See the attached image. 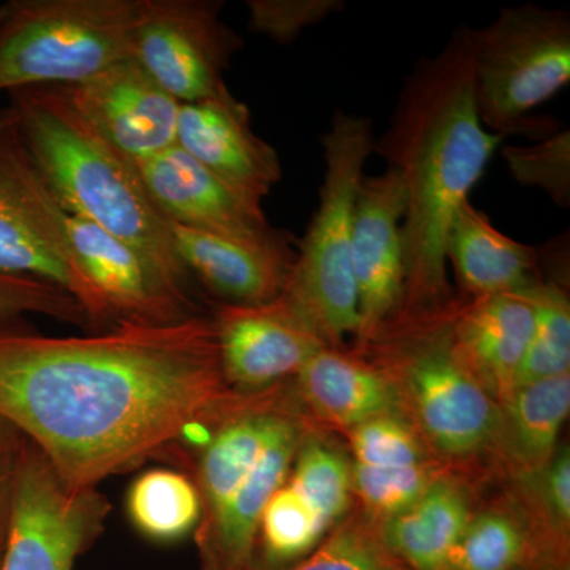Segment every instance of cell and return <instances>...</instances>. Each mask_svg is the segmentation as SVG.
<instances>
[{"label": "cell", "mask_w": 570, "mask_h": 570, "mask_svg": "<svg viewBox=\"0 0 570 570\" xmlns=\"http://www.w3.org/2000/svg\"><path fill=\"white\" fill-rule=\"evenodd\" d=\"M67 214L33 160L13 108L0 110V273L32 277L67 292L91 328L115 322L82 272L67 232Z\"/></svg>", "instance_id": "6"}, {"label": "cell", "mask_w": 570, "mask_h": 570, "mask_svg": "<svg viewBox=\"0 0 570 570\" xmlns=\"http://www.w3.org/2000/svg\"><path fill=\"white\" fill-rule=\"evenodd\" d=\"M534 479L538 491L539 509L543 521L561 547L568 546L570 524V455L569 450H561L551 456L549 463L539 471L527 474Z\"/></svg>", "instance_id": "36"}, {"label": "cell", "mask_w": 570, "mask_h": 570, "mask_svg": "<svg viewBox=\"0 0 570 570\" xmlns=\"http://www.w3.org/2000/svg\"><path fill=\"white\" fill-rule=\"evenodd\" d=\"M569 409V373L523 385L505 397L497 436L501 434L505 453L524 474L539 471L554 455Z\"/></svg>", "instance_id": "24"}, {"label": "cell", "mask_w": 570, "mask_h": 570, "mask_svg": "<svg viewBox=\"0 0 570 570\" xmlns=\"http://www.w3.org/2000/svg\"><path fill=\"white\" fill-rule=\"evenodd\" d=\"M0 321V417L33 442L70 490L97 489L168 445L206 433L228 387L212 318L116 325L52 337Z\"/></svg>", "instance_id": "1"}, {"label": "cell", "mask_w": 570, "mask_h": 570, "mask_svg": "<svg viewBox=\"0 0 570 570\" xmlns=\"http://www.w3.org/2000/svg\"><path fill=\"white\" fill-rule=\"evenodd\" d=\"M325 531L309 505L284 483L262 513L258 528L262 566L250 569L281 570L295 564L321 546Z\"/></svg>", "instance_id": "27"}, {"label": "cell", "mask_w": 570, "mask_h": 570, "mask_svg": "<svg viewBox=\"0 0 570 570\" xmlns=\"http://www.w3.org/2000/svg\"><path fill=\"white\" fill-rule=\"evenodd\" d=\"M127 515L154 542H175L197 530L202 502L193 479L174 469L142 472L129 487Z\"/></svg>", "instance_id": "25"}, {"label": "cell", "mask_w": 570, "mask_h": 570, "mask_svg": "<svg viewBox=\"0 0 570 570\" xmlns=\"http://www.w3.org/2000/svg\"><path fill=\"white\" fill-rule=\"evenodd\" d=\"M22 137L59 204L151 262L186 291L189 273L175 253L170 224L153 204L137 163L71 107L62 88L10 92Z\"/></svg>", "instance_id": "3"}, {"label": "cell", "mask_w": 570, "mask_h": 570, "mask_svg": "<svg viewBox=\"0 0 570 570\" xmlns=\"http://www.w3.org/2000/svg\"><path fill=\"white\" fill-rule=\"evenodd\" d=\"M24 436L7 420L0 417V478L9 474L17 461Z\"/></svg>", "instance_id": "37"}, {"label": "cell", "mask_w": 570, "mask_h": 570, "mask_svg": "<svg viewBox=\"0 0 570 570\" xmlns=\"http://www.w3.org/2000/svg\"><path fill=\"white\" fill-rule=\"evenodd\" d=\"M71 107L127 157L141 163L174 148L179 104L132 58L62 88Z\"/></svg>", "instance_id": "13"}, {"label": "cell", "mask_w": 570, "mask_h": 570, "mask_svg": "<svg viewBox=\"0 0 570 570\" xmlns=\"http://www.w3.org/2000/svg\"><path fill=\"white\" fill-rule=\"evenodd\" d=\"M299 393L322 417L348 428L392 412V382L354 356L325 346L296 374Z\"/></svg>", "instance_id": "23"}, {"label": "cell", "mask_w": 570, "mask_h": 570, "mask_svg": "<svg viewBox=\"0 0 570 570\" xmlns=\"http://www.w3.org/2000/svg\"><path fill=\"white\" fill-rule=\"evenodd\" d=\"M217 0H140L130 58L179 104L227 88L225 71L245 41L220 20Z\"/></svg>", "instance_id": "10"}, {"label": "cell", "mask_w": 570, "mask_h": 570, "mask_svg": "<svg viewBox=\"0 0 570 570\" xmlns=\"http://www.w3.org/2000/svg\"><path fill=\"white\" fill-rule=\"evenodd\" d=\"M75 257L115 325L163 326L194 317L183 287L134 247L81 217H67Z\"/></svg>", "instance_id": "14"}, {"label": "cell", "mask_w": 570, "mask_h": 570, "mask_svg": "<svg viewBox=\"0 0 570 570\" xmlns=\"http://www.w3.org/2000/svg\"><path fill=\"white\" fill-rule=\"evenodd\" d=\"M471 48L480 121L502 137L524 129L527 116L570 82L568 10L504 7L471 29Z\"/></svg>", "instance_id": "7"}, {"label": "cell", "mask_w": 570, "mask_h": 570, "mask_svg": "<svg viewBox=\"0 0 570 570\" xmlns=\"http://www.w3.org/2000/svg\"><path fill=\"white\" fill-rule=\"evenodd\" d=\"M453 302L423 316L390 322L419 337L406 346V381L420 423L439 450L469 455L497 438L499 409L485 385L453 347Z\"/></svg>", "instance_id": "9"}, {"label": "cell", "mask_w": 570, "mask_h": 570, "mask_svg": "<svg viewBox=\"0 0 570 570\" xmlns=\"http://www.w3.org/2000/svg\"><path fill=\"white\" fill-rule=\"evenodd\" d=\"M528 553L527 532L502 512L469 520L449 570H517Z\"/></svg>", "instance_id": "29"}, {"label": "cell", "mask_w": 570, "mask_h": 570, "mask_svg": "<svg viewBox=\"0 0 570 570\" xmlns=\"http://www.w3.org/2000/svg\"><path fill=\"white\" fill-rule=\"evenodd\" d=\"M110 512L97 489H67L24 438L11 471L9 542L0 570H73L102 535Z\"/></svg>", "instance_id": "8"}, {"label": "cell", "mask_w": 570, "mask_h": 570, "mask_svg": "<svg viewBox=\"0 0 570 570\" xmlns=\"http://www.w3.org/2000/svg\"><path fill=\"white\" fill-rule=\"evenodd\" d=\"M288 485L302 497L328 530L351 504L352 472L336 450L317 441H303L294 460Z\"/></svg>", "instance_id": "28"}, {"label": "cell", "mask_w": 570, "mask_h": 570, "mask_svg": "<svg viewBox=\"0 0 570 570\" xmlns=\"http://www.w3.org/2000/svg\"><path fill=\"white\" fill-rule=\"evenodd\" d=\"M176 146L254 204L283 178L275 148L254 132L249 108L228 88L179 105Z\"/></svg>", "instance_id": "15"}, {"label": "cell", "mask_w": 570, "mask_h": 570, "mask_svg": "<svg viewBox=\"0 0 570 570\" xmlns=\"http://www.w3.org/2000/svg\"><path fill=\"white\" fill-rule=\"evenodd\" d=\"M504 137L479 118L471 28L456 29L404 81L376 151L403 184L406 284L400 313L412 317L450 302L445 243L450 225ZM393 317V318H395Z\"/></svg>", "instance_id": "2"}, {"label": "cell", "mask_w": 570, "mask_h": 570, "mask_svg": "<svg viewBox=\"0 0 570 570\" xmlns=\"http://www.w3.org/2000/svg\"><path fill=\"white\" fill-rule=\"evenodd\" d=\"M228 387L242 395L296 376L328 346L283 295L264 305H220L212 318Z\"/></svg>", "instance_id": "12"}, {"label": "cell", "mask_w": 570, "mask_h": 570, "mask_svg": "<svg viewBox=\"0 0 570 570\" xmlns=\"http://www.w3.org/2000/svg\"><path fill=\"white\" fill-rule=\"evenodd\" d=\"M373 121L336 110L321 137L324 178L316 213L298 250L283 295L328 346L360 328L358 294L352 268L356 195L376 151Z\"/></svg>", "instance_id": "4"}, {"label": "cell", "mask_w": 570, "mask_h": 570, "mask_svg": "<svg viewBox=\"0 0 570 570\" xmlns=\"http://www.w3.org/2000/svg\"><path fill=\"white\" fill-rule=\"evenodd\" d=\"M175 253L225 305H264L283 294L296 250L292 235L269 228L258 236H227L170 224Z\"/></svg>", "instance_id": "16"}, {"label": "cell", "mask_w": 570, "mask_h": 570, "mask_svg": "<svg viewBox=\"0 0 570 570\" xmlns=\"http://www.w3.org/2000/svg\"><path fill=\"white\" fill-rule=\"evenodd\" d=\"M21 314H40L91 328L82 307L62 288L32 277L0 273V321H10Z\"/></svg>", "instance_id": "34"}, {"label": "cell", "mask_w": 570, "mask_h": 570, "mask_svg": "<svg viewBox=\"0 0 570 570\" xmlns=\"http://www.w3.org/2000/svg\"><path fill=\"white\" fill-rule=\"evenodd\" d=\"M352 489L367 508L385 520L411 509L434 483L425 464L404 468H367L355 464L352 469Z\"/></svg>", "instance_id": "31"}, {"label": "cell", "mask_w": 570, "mask_h": 570, "mask_svg": "<svg viewBox=\"0 0 570 570\" xmlns=\"http://www.w3.org/2000/svg\"><path fill=\"white\" fill-rule=\"evenodd\" d=\"M531 292L535 305L534 332L515 389L568 374L570 367V303L564 283L540 275Z\"/></svg>", "instance_id": "26"}, {"label": "cell", "mask_w": 570, "mask_h": 570, "mask_svg": "<svg viewBox=\"0 0 570 570\" xmlns=\"http://www.w3.org/2000/svg\"><path fill=\"white\" fill-rule=\"evenodd\" d=\"M355 464L367 468H404L422 463L419 439L392 414L352 428Z\"/></svg>", "instance_id": "33"}, {"label": "cell", "mask_w": 570, "mask_h": 570, "mask_svg": "<svg viewBox=\"0 0 570 570\" xmlns=\"http://www.w3.org/2000/svg\"><path fill=\"white\" fill-rule=\"evenodd\" d=\"M531 291L453 303L450 311L453 347L482 384L497 390L502 400L515 390L534 332Z\"/></svg>", "instance_id": "19"}, {"label": "cell", "mask_w": 570, "mask_h": 570, "mask_svg": "<svg viewBox=\"0 0 570 570\" xmlns=\"http://www.w3.org/2000/svg\"><path fill=\"white\" fill-rule=\"evenodd\" d=\"M254 570V569H246ZM281 570H404L379 535L362 527L343 528L306 558Z\"/></svg>", "instance_id": "32"}, {"label": "cell", "mask_w": 570, "mask_h": 570, "mask_svg": "<svg viewBox=\"0 0 570 570\" xmlns=\"http://www.w3.org/2000/svg\"><path fill=\"white\" fill-rule=\"evenodd\" d=\"M502 157L521 186L535 187L562 209L570 208V132L561 130L535 145L505 146Z\"/></svg>", "instance_id": "30"}, {"label": "cell", "mask_w": 570, "mask_h": 570, "mask_svg": "<svg viewBox=\"0 0 570 570\" xmlns=\"http://www.w3.org/2000/svg\"><path fill=\"white\" fill-rule=\"evenodd\" d=\"M404 214L406 197L400 176L392 168L365 175L356 195L352 230V268L360 314L356 336L362 341H373L403 306Z\"/></svg>", "instance_id": "11"}, {"label": "cell", "mask_w": 570, "mask_h": 570, "mask_svg": "<svg viewBox=\"0 0 570 570\" xmlns=\"http://www.w3.org/2000/svg\"><path fill=\"white\" fill-rule=\"evenodd\" d=\"M13 471V469H11ZM11 471L0 478V569L9 542L11 520Z\"/></svg>", "instance_id": "38"}, {"label": "cell", "mask_w": 570, "mask_h": 570, "mask_svg": "<svg viewBox=\"0 0 570 570\" xmlns=\"http://www.w3.org/2000/svg\"><path fill=\"white\" fill-rule=\"evenodd\" d=\"M236 397L198 448L193 482L202 502L197 530L212 524L250 474L284 411L268 401ZM195 530V531H197Z\"/></svg>", "instance_id": "20"}, {"label": "cell", "mask_w": 570, "mask_h": 570, "mask_svg": "<svg viewBox=\"0 0 570 570\" xmlns=\"http://www.w3.org/2000/svg\"><path fill=\"white\" fill-rule=\"evenodd\" d=\"M302 442V425L284 412L257 464L223 512L212 524L195 531L200 570L253 568L262 513L287 480Z\"/></svg>", "instance_id": "18"}, {"label": "cell", "mask_w": 570, "mask_h": 570, "mask_svg": "<svg viewBox=\"0 0 570 570\" xmlns=\"http://www.w3.org/2000/svg\"><path fill=\"white\" fill-rule=\"evenodd\" d=\"M445 258L469 299L523 294L540 279L538 247L499 232L469 200L450 225Z\"/></svg>", "instance_id": "21"}, {"label": "cell", "mask_w": 570, "mask_h": 570, "mask_svg": "<svg viewBox=\"0 0 570 570\" xmlns=\"http://www.w3.org/2000/svg\"><path fill=\"white\" fill-rule=\"evenodd\" d=\"M558 570H568V568H564V566H560V568H558Z\"/></svg>", "instance_id": "39"}, {"label": "cell", "mask_w": 570, "mask_h": 570, "mask_svg": "<svg viewBox=\"0 0 570 570\" xmlns=\"http://www.w3.org/2000/svg\"><path fill=\"white\" fill-rule=\"evenodd\" d=\"M137 167L153 204L168 224L239 238L272 228L264 206L247 200L176 145Z\"/></svg>", "instance_id": "17"}, {"label": "cell", "mask_w": 570, "mask_h": 570, "mask_svg": "<svg viewBox=\"0 0 570 570\" xmlns=\"http://www.w3.org/2000/svg\"><path fill=\"white\" fill-rule=\"evenodd\" d=\"M341 0H247L249 28L276 43H294L299 33L344 9Z\"/></svg>", "instance_id": "35"}, {"label": "cell", "mask_w": 570, "mask_h": 570, "mask_svg": "<svg viewBox=\"0 0 570 570\" xmlns=\"http://www.w3.org/2000/svg\"><path fill=\"white\" fill-rule=\"evenodd\" d=\"M469 520L463 491L434 480L411 509L385 520L379 540L404 570H449Z\"/></svg>", "instance_id": "22"}, {"label": "cell", "mask_w": 570, "mask_h": 570, "mask_svg": "<svg viewBox=\"0 0 570 570\" xmlns=\"http://www.w3.org/2000/svg\"><path fill=\"white\" fill-rule=\"evenodd\" d=\"M140 0H9L0 6V92L71 88L130 58Z\"/></svg>", "instance_id": "5"}]
</instances>
